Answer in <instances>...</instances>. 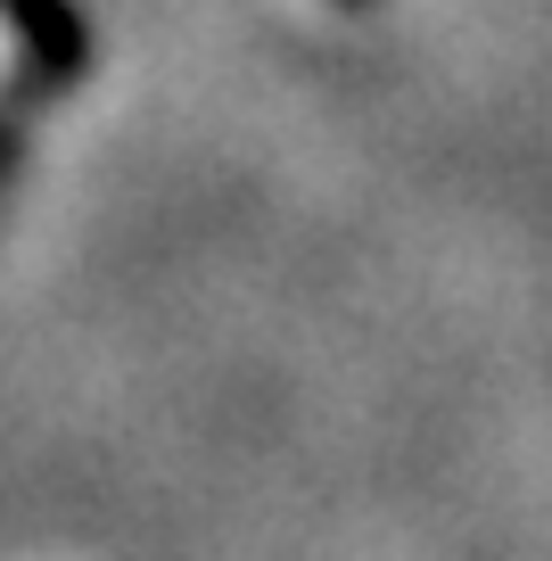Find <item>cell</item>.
<instances>
[{"label":"cell","instance_id":"6da1fadb","mask_svg":"<svg viewBox=\"0 0 552 561\" xmlns=\"http://www.w3.org/2000/svg\"><path fill=\"white\" fill-rule=\"evenodd\" d=\"M74 67V34L50 0H0V165H9V116L42 107Z\"/></svg>","mask_w":552,"mask_h":561}]
</instances>
